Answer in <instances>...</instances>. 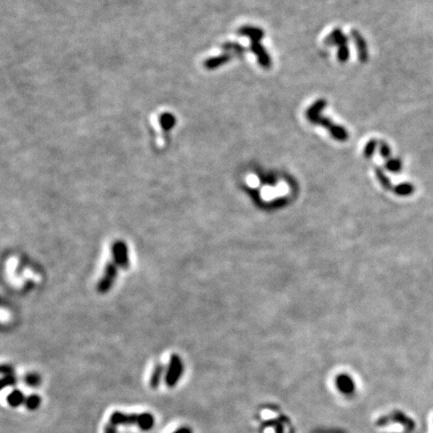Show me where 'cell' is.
I'll return each mask as SVG.
<instances>
[{"mask_svg":"<svg viewBox=\"0 0 433 433\" xmlns=\"http://www.w3.org/2000/svg\"><path fill=\"white\" fill-rule=\"evenodd\" d=\"M326 106H327V102L325 100L321 98L316 100L306 112L307 120L312 124L326 128V130L330 132L331 136L334 140L338 142H346L349 138V134L347 130L341 126L333 124L330 118L322 114V112L326 108Z\"/></svg>","mask_w":433,"mask_h":433,"instance_id":"obj_1","label":"cell"},{"mask_svg":"<svg viewBox=\"0 0 433 433\" xmlns=\"http://www.w3.org/2000/svg\"><path fill=\"white\" fill-rule=\"evenodd\" d=\"M238 34L243 36H247L251 40V46L250 50L256 56L259 64L263 68H270L272 66V60L267 52V50L264 48V46L260 44V40L264 38L265 32L260 28L255 26H243L238 30Z\"/></svg>","mask_w":433,"mask_h":433,"instance_id":"obj_2","label":"cell"},{"mask_svg":"<svg viewBox=\"0 0 433 433\" xmlns=\"http://www.w3.org/2000/svg\"><path fill=\"white\" fill-rule=\"evenodd\" d=\"M114 425H136L144 431L150 430L154 425V417L150 413H124L114 411L110 418Z\"/></svg>","mask_w":433,"mask_h":433,"instance_id":"obj_3","label":"cell"},{"mask_svg":"<svg viewBox=\"0 0 433 433\" xmlns=\"http://www.w3.org/2000/svg\"><path fill=\"white\" fill-rule=\"evenodd\" d=\"M325 44L332 46H338L337 58L340 62H346L349 60L350 52L348 48V38L342 32L340 28H335L326 38Z\"/></svg>","mask_w":433,"mask_h":433,"instance_id":"obj_4","label":"cell"},{"mask_svg":"<svg viewBox=\"0 0 433 433\" xmlns=\"http://www.w3.org/2000/svg\"><path fill=\"white\" fill-rule=\"evenodd\" d=\"M182 374V363L178 355H172L170 357V365L166 374V384L168 387L172 388L178 382Z\"/></svg>","mask_w":433,"mask_h":433,"instance_id":"obj_5","label":"cell"},{"mask_svg":"<svg viewBox=\"0 0 433 433\" xmlns=\"http://www.w3.org/2000/svg\"><path fill=\"white\" fill-rule=\"evenodd\" d=\"M351 38H352V40L356 46L359 60L362 62H366L369 58V52H368L367 44H366L364 38L356 30H351Z\"/></svg>","mask_w":433,"mask_h":433,"instance_id":"obj_6","label":"cell"},{"mask_svg":"<svg viewBox=\"0 0 433 433\" xmlns=\"http://www.w3.org/2000/svg\"><path fill=\"white\" fill-rule=\"evenodd\" d=\"M26 397L24 396V394L22 393V390H14L12 391L8 395V403L12 406V407H18L22 404H24Z\"/></svg>","mask_w":433,"mask_h":433,"instance_id":"obj_7","label":"cell"},{"mask_svg":"<svg viewBox=\"0 0 433 433\" xmlns=\"http://www.w3.org/2000/svg\"><path fill=\"white\" fill-rule=\"evenodd\" d=\"M162 374H164V366L162 364L156 365L152 373L150 380V385L152 389H156L158 387Z\"/></svg>","mask_w":433,"mask_h":433,"instance_id":"obj_8","label":"cell"},{"mask_svg":"<svg viewBox=\"0 0 433 433\" xmlns=\"http://www.w3.org/2000/svg\"><path fill=\"white\" fill-rule=\"evenodd\" d=\"M231 58H232L231 54H223V56H218V58H210V60H208L206 62V66L208 68H210V70H212V68H219L220 66H222V64H226V62H228L231 60Z\"/></svg>","mask_w":433,"mask_h":433,"instance_id":"obj_9","label":"cell"},{"mask_svg":"<svg viewBox=\"0 0 433 433\" xmlns=\"http://www.w3.org/2000/svg\"><path fill=\"white\" fill-rule=\"evenodd\" d=\"M42 403V398L36 394H32L26 397L24 405L28 410H36Z\"/></svg>","mask_w":433,"mask_h":433,"instance_id":"obj_10","label":"cell"},{"mask_svg":"<svg viewBox=\"0 0 433 433\" xmlns=\"http://www.w3.org/2000/svg\"><path fill=\"white\" fill-rule=\"evenodd\" d=\"M42 382L40 376L36 373H30L26 376V383L30 387H36Z\"/></svg>","mask_w":433,"mask_h":433,"instance_id":"obj_11","label":"cell"},{"mask_svg":"<svg viewBox=\"0 0 433 433\" xmlns=\"http://www.w3.org/2000/svg\"><path fill=\"white\" fill-rule=\"evenodd\" d=\"M224 48H225L226 50H233V52H235L238 56H243L245 54V52H246V50L242 46H240L238 44H235V42H233V44L232 42L226 44L224 46Z\"/></svg>","mask_w":433,"mask_h":433,"instance_id":"obj_12","label":"cell"},{"mask_svg":"<svg viewBox=\"0 0 433 433\" xmlns=\"http://www.w3.org/2000/svg\"><path fill=\"white\" fill-rule=\"evenodd\" d=\"M376 146H377V142H376L375 140H371L370 142H368V144H366L365 150H364L365 156H366L367 158L372 156V154H374V152H375V150H376Z\"/></svg>","mask_w":433,"mask_h":433,"instance_id":"obj_13","label":"cell"},{"mask_svg":"<svg viewBox=\"0 0 433 433\" xmlns=\"http://www.w3.org/2000/svg\"><path fill=\"white\" fill-rule=\"evenodd\" d=\"M16 383V378L12 374L6 375L2 380V388L8 387V386H14Z\"/></svg>","mask_w":433,"mask_h":433,"instance_id":"obj_14","label":"cell"},{"mask_svg":"<svg viewBox=\"0 0 433 433\" xmlns=\"http://www.w3.org/2000/svg\"><path fill=\"white\" fill-rule=\"evenodd\" d=\"M104 433H118L116 425L112 424V422H108V423L104 426Z\"/></svg>","mask_w":433,"mask_h":433,"instance_id":"obj_15","label":"cell"},{"mask_svg":"<svg viewBox=\"0 0 433 433\" xmlns=\"http://www.w3.org/2000/svg\"><path fill=\"white\" fill-rule=\"evenodd\" d=\"M380 152H381V154H382L384 158H387V156L390 154V150H389V148H388V146H387L386 144H381Z\"/></svg>","mask_w":433,"mask_h":433,"instance_id":"obj_16","label":"cell"},{"mask_svg":"<svg viewBox=\"0 0 433 433\" xmlns=\"http://www.w3.org/2000/svg\"><path fill=\"white\" fill-rule=\"evenodd\" d=\"M172 433H192V430L188 427H180L178 429H176V431H174Z\"/></svg>","mask_w":433,"mask_h":433,"instance_id":"obj_17","label":"cell"},{"mask_svg":"<svg viewBox=\"0 0 433 433\" xmlns=\"http://www.w3.org/2000/svg\"><path fill=\"white\" fill-rule=\"evenodd\" d=\"M2 373H4L6 375H10V374L12 373V368L10 367V366H2Z\"/></svg>","mask_w":433,"mask_h":433,"instance_id":"obj_18","label":"cell"},{"mask_svg":"<svg viewBox=\"0 0 433 433\" xmlns=\"http://www.w3.org/2000/svg\"><path fill=\"white\" fill-rule=\"evenodd\" d=\"M431 429H432V432H431V433H433V414H432V416H431Z\"/></svg>","mask_w":433,"mask_h":433,"instance_id":"obj_19","label":"cell"}]
</instances>
